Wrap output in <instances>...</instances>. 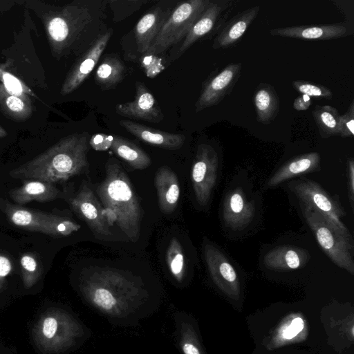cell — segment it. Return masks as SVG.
I'll return each instance as SVG.
<instances>
[{"label":"cell","mask_w":354,"mask_h":354,"mask_svg":"<svg viewBox=\"0 0 354 354\" xmlns=\"http://www.w3.org/2000/svg\"><path fill=\"white\" fill-rule=\"evenodd\" d=\"M6 104L8 108L13 112H21L25 107L24 102L14 95H10L6 99Z\"/></svg>","instance_id":"38"},{"label":"cell","mask_w":354,"mask_h":354,"mask_svg":"<svg viewBox=\"0 0 354 354\" xmlns=\"http://www.w3.org/2000/svg\"><path fill=\"white\" fill-rule=\"evenodd\" d=\"M6 89L14 95H21L24 90L19 80L14 75L8 73H3L1 76Z\"/></svg>","instance_id":"35"},{"label":"cell","mask_w":354,"mask_h":354,"mask_svg":"<svg viewBox=\"0 0 354 354\" xmlns=\"http://www.w3.org/2000/svg\"><path fill=\"white\" fill-rule=\"evenodd\" d=\"M125 66L115 53L106 55L95 73V82L103 90L113 89L124 77Z\"/></svg>","instance_id":"25"},{"label":"cell","mask_w":354,"mask_h":354,"mask_svg":"<svg viewBox=\"0 0 354 354\" xmlns=\"http://www.w3.org/2000/svg\"><path fill=\"white\" fill-rule=\"evenodd\" d=\"M254 210L253 203L240 187L230 191L224 198L223 218L225 224L232 230L247 227L253 220Z\"/></svg>","instance_id":"13"},{"label":"cell","mask_w":354,"mask_h":354,"mask_svg":"<svg viewBox=\"0 0 354 354\" xmlns=\"http://www.w3.org/2000/svg\"><path fill=\"white\" fill-rule=\"evenodd\" d=\"M259 11L260 6H255L236 15L215 37L213 48L225 49L234 46L244 35Z\"/></svg>","instance_id":"18"},{"label":"cell","mask_w":354,"mask_h":354,"mask_svg":"<svg viewBox=\"0 0 354 354\" xmlns=\"http://www.w3.org/2000/svg\"><path fill=\"white\" fill-rule=\"evenodd\" d=\"M119 124L139 140L157 147L176 150L180 148L185 140L183 134L157 130L131 120H122Z\"/></svg>","instance_id":"16"},{"label":"cell","mask_w":354,"mask_h":354,"mask_svg":"<svg viewBox=\"0 0 354 354\" xmlns=\"http://www.w3.org/2000/svg\"><path fill=\"white\" fill-rule=\"evenodd\" d=\"M320 156L317 152L298 156L283 165L269 179L267 186L273 187L296 176L315 171L320 167Z\"/></svg>","instance_id":"21"},{"label":"cell","mask_w":354,"mask_h":354,"mask_svg":"<svg viewBox=\"0 0 354 354\" xmlns=\"http://www.w3.org/2000/svg\"><path fill=\"white\" fill-rule=\"evenodd\" d=\"M158 202L163 214L172 213L176 208L180 189L176 174L167 166H162L156 171L154 178Z\"/></svg>","instance_id":"17"},{"label":"cell","mask_w":354,"mask_h":354,"mask_svg":"<svg viewBox=\"0 0 354 354\" xmlns=\"http://www.w3.org/2000/svg\"><path fill=\"white\" fill-rule=\"evenodd\" d=\"M218 168V157L214 149L207 144L198 146L191 171V180L197 202L205 205L214 189Z\"/></svg>","instance_id":"7"},{"label":"cell","mask_w":354,"mask_h":354,"mask_svg":"<svg viewBox=\"0 0 354 354\" xmlns=\"http://www.w3.org/2000/svg\"><path fill=\"white\" fill-rule=\"evenodd\" d=\"M183 351L185 354H201L199 348L192 343H185L183 346Z\"/></svg>","instance_id":"41"},{"label":"cell","mask_w":354,"mask_h":354,"mask_svg":"<svg viewBox=\"0 0 354 354\" xmlns=\"http://www.w3.org/2000/svg\"><path fill=\"white\" fill-rule=\"evenodd\" d=\"M110 149L133 169H144L149 167L151 163L147 153L122 136H113Z\"/></svg>","instance_id":"26"},{"label":"cell","mask_w":354,"mask_h":354,"mask_svg":"<svg viewBox=\"0 0 354 354\" xmlns=\"http://www.w3.org/2000/svg\"><path fill=\"white\" fill-rule=\"evenodd\" d=\"M173 8L169 6L157 5L148 10L135 27L138 50L145 54L149 48Z\"/></svg>","instance_id":"14"},{"label":"cell","mask_w":354,"mask_h":354,"mask_svg":"<svg viewBox=\"0 0 354 354\" xmlns=\"http://www.w3.org/2000/svg\"><path fill=\"white\" fill-rule=\"evenodd\" d=\"M301 205L303 215L323 251L335 264L353 274V247L339 236L320 214Z\"/></svg>","instance_id":"6"},{"label":"cell","mask_w":354,"mask_h":354,"mask_svg":"<svg viewBox=\"0 0 354 354\" xmlns=\"http://www.w3.org/2000/svg\"><path fill=\"white\" fill-rule=\"evenodd\" d=\"M292 83L297 91L309 97H329L333 95L329 88L320 84L302 80L293 81Z\"/></svg>","instance_id":"31"},{"label":"cell","mask_w":354,"mask_h":354,"mask_svg":"<svg viewBox=\"0 0 354 354\" xmlns=\"http://www.w3.org/2000/svg\"><path fill=\"white\" fill-rule=\"evenodd\" d=\"M59 190L53 183L39 180H25L24 185L10 191V198L22 205L32 201L47 202L58 197Z\"/></svg>","instance_id":"22"},{"label":"cell","mask_w":354,"mask_h":354,"mask_svg":"<svg viewBox=\"0 0 354 354\" xmlns=\"http://www.w3.org/2000/svg\"><path fill=\"white\" fill-rule=\"evenodd\" d=\"M116 113L130 119L158 123L164 118L162 110L146 85L140 82L136 84V95L133 100L117 104Z\"/></svg>","instance_id":"11"},{"label":"cell","mask_w":354,"mask_h":354,"mask_svg":"<svg viewBox=\"0 0 354 354\" xmlns=\"http://www.w3.org/2000/svg\"><path fill=\"white\" fill-rule=\"evenodd\" d=\"M241 63L230 64L205 84L195 104L196 112L213 106L229 94L238 81L241 71Z\"/></svg>","instance_id":"9"},{"label":"cell","mask_w":354,"mask_h":354,"mask_svg":"<svg viewBox=\"0 0 354 354\" xmlns=\"http://www.w3.org/2000/svg\"><path fill=\"white\" fill-rule=\"evenodd\" d=\"M354 135V101H352L348 110L340 115L339 133L343 138L352 137Z\"/></svg>","instance_id":"33"},{"label":"cell","mask_w":354,"mask_h":354,"mask_svg":"<svg viewBox=\"0 0 354 354\" xmlns=\"http://www.w3.org/2000/svg\"><path fill=\"white\" fill-rule=\"evenodd\" d=\"M308 335L306 320L299 313H292L286 316L274 330L270 340L266 346L268 350L299 343Z\"/></svg>","instance_id":"19"},{"label":"cell","mask_w":354,"mask_h":354,"mask_svg":"<svg viewBox=\"0 0 354 354\" xmlns=\"http://www.w3.org/2000/svg\"><path fill=\"white\" fill-rule=\"evenodd\" d=\"M222 10V6L218 3L210 1L190 28L179 48V52L180 53L185 52L196 41L208 34L214 27Z\"/></svg>","instance_id":"23"},{"label":"cell","mask_w":354,"mask_h":354,"mask_svg":"<svg viewBox=\"0 0 354 354\" xmlns=\"http://www.w3.org/2000/svg\"><path fill=\"white\" fill-rule=\"evenodd\" d=\"M204 257L214 283L231 299H238L241 295L237 273L224 254L211 243L203 247Z\"/></svg>","instance_id":"8"},{"label":"cell","mask_w":354,"mask_h":354,"mask_svg":"<svg viewBox=\"0 0 354 354\" xmlns=\"http://www.w3.org/2000/svg\"><path fill=\"white\" fill-rule=\"evenodd\" d=\"M310 258L308 252L292 245H280L270 250L263 258L264 265L275 270H295L305 266Z\"/></svg>","instance_id":"20"},{"label":"cell","mask_w":354,"mask_h":354,"mask_svg":"<svg viewBox=\"0 0 354 354\" xmlns=\"http://www.w3.org/2000/svg\"><path fill=\"white\" fill-rule=\"evenodd\" d=\"M89 139L87 133L71 135L9 174L21 180L66 181L88 168Z\"/></svg>","instance_id":"1"},{"label":"cell","mask_w":354,"mask_h":354,"mask_svg":"<svg viewBox=\"0 0 354 354\" xmlns=\"http://www.w3.org/2000/svg\"><path fill=\"white\" fill-rule=\"evenodd\" d=\"M270 34L306 40H328L349 35L347 27L343 24L277 28L270 30Z\"/></svg>","instance_id":"15"},{"label":"cell","mask_w":354,"mask_h":354,"mask_svg":"<svg viewBox=\"0 0 354 354\" xmlns=\"http://www.w3.org/2000/svg\"><path fill=\"white\" fill-rule=\"evenodd\" d=\"M12 262L8 256L0 253V281L4 279L12 270Z\"/></svg>","instance_id":"37"},{"label":"cell","mask_w":354,"mask_h":354,"mask_svg":"<svg viewBox=\"0 0 354 354\" xmlns=\"http://www.w3.org/2000/svg\"><path fill=\"white\" fill-rule=\"evenodd\" d=\"M112 34V29H109L82 55L64 82L62 93L72 92L88 77L108 45Z\"/></svg>","instance_id":"12"},{"label":"cell","mask_w":354,"mask_h":354,"mask_svg":"<svg viewBox=\"0 0 354 354\" xmlns=\"http://www.w3.org/2000/svg\"><path fill=\"white\" fill-rule=\"evenodd\" d=\"M57 320L52 317H46L44 321L43 333L47 338H52L57 330Z\"/></svg>","instance_id":"36"},{"label":"cell","mask_w":354,"mask_h":354,"mask_svg":"<svg viewBox=\"0 0 354 354\" xmlns=\"http://www.w3.org/2000/svg\"><path fill=\"white\" fill-rule=\"evenodd\" d=\"M312 114L323 138L338 136L340 115L335 108L329 105H317Z\"/></svg>","instance_id":"27"},{"label":"cell","mask_w":354,"mask_h":354,"mask_svg":"<svg viewBox=\"0 0 354 354\" xmlns=\"http://www.w3.org/2000/svg\"><path fill=\"white\" fill-rule=\"evenodd\" d=\"M48 30L51 38L61 44L60 47L64 48L67 39V30L64 19L61 16L53 18L48 24Z\"/></svg>","instance_id":"32"},{"label":"cell","mask_w":354,"mask_h":354,"mask_svg":"<svg viewBox=\"0 0 354 354\" xmlns=\"http://www.w3.org/2000/svg\"><path fill=\"white\" fill-rule=\"evenodd\" d=\"M209 2L188 0L178 3L145 54L153 56L163 53L183 40Z\"/></svg>","instance_id":"4"},{"label":"cell","mask_w":354,"mask_h":354,"mask_svg":"<svg viewBox=\"0 0 354 354\" xmlns=\"http://www.w3.org/2000/svg\"><path fill=\"white\" fill-rule=\"evenodd\" d=\"M73 209L88 225L91 230L99 236L111 235L101 203L86 185L82 186L71 201Z\"/></svg>","instance_id":"10"},{"label":"cell","mask_w":354,"mask_h":354,"mask_svg":"<svg viewBox=\"0 0 354 354\" xmlns=\"http://www.w3.org/2000/svg\"><path fill=\"white\" fill-rule=\"evenodd\" d=\"M166 261L172 275L178 281L185 273V259L183 250L177 238L173 237L166 251Z\"/></svg>","instance_id":"28"},{"label":"cell","mask_w":354,"mask_h":354,"mask_svg":"<svg viewBox=\"0 0 354 354\" xmlns=\"http://www.w3.org/2000/svg\"><path fill=\"white\" fill-rule=\"evenodd\" d=\"M96 193L104 208L109 226L116 223L133 242L140 237L142 210L131 183L120 164L109 158L105 165V178Z\"/></svg>","instance_id":"2"},{"label":"cell","mask_w":354,"mask_h":354,"mask_svg":"<svg viewBox=\"0 0 354 354\" xmlns=\"http://www.w3.org/2000/svg\"><path fill=\"white\" fill-rule=\"evenodd\" d=\"M348 179L350 201L352 207L354 201V162L353 159L349 160L348 164Z\"/></svg>","instance_id":"39"},{"label":"cell","mask_w":354,"mask_h":354,"mask_svg":"<svg viewBox=\"0 0 354 354\" xmlns=\"http://www.w3.org/2000/svg\"><path fill=\"white\" fill-rule=\"evenodd\" d=\"M145 1H108L109 7L113 12V21L118 22L132 15L142 7Z\"/></svg>","instance_id":"29"},{"label":"cell","mask_w":354,"mask_h":354,"mask_svg":"<svg viewBox=\"0 0 354 354\" xmlns=\"http://www.w3.org/2000/svg\"><path fill=\"white\" fill-rule=\"evenodd\" d=\"M253 102L259 122L268 124L277 116L279 99L272 86L266 83L259 84L254 93Z\"/></svg>","instance_id":"24"},{"label":"cell","mask_w":354,"mask_h":354,"mask_svg":"<svg viewBox=\"0 0 354 354\" xmlns=\"http://www.w3.org/2000/svg\"><path fill=\"white\" fill-rule=\"evenodd\" d=\"M288 187L300 200L301 204L308 206L320 214L335 232L353 247L351 233L342 221V218L345 216V212L318 183L307 178H301L291 181Z\"/></svg>","instance_id":"3"},{"label":"cell","mask_w":354,"mask_h":354,"mask_svg":"<svg viewBox=\"0 0 354 354\" xmlns=\"http://www.w3.org/2000/svg\"><path fill=\"white\" fill-rule=\"evenodd\" d=\"M0 208L15 225L53 237L67 236L81 228L68 218L15 205L1 198Z\"/></svg>","instance_id":"5"},{"label":"cell","mask_w":354,"mask_h":354,"mask_svg":"<svg viewBox=\"0 0 354 354\" xmlns=\"http://www.w3.org/2000/svg\"><path fill=\"white\" fill-rule=\"evenodd\" d=\"M20 265L24 278L27 284H31L40 273V263L32 254H24L20 259Z\"/></svg>","instance_id":"30"},{"label":"cell","mask_w":354,"mask_h":354,"mask_svg":"<svg viewBox=\"0 0 354 354\" xmlns=\"http://www.w3.org/2000/svg\"><path fill=\"white\" fill-rule=\"evenodd\" d=\"M311 104L310 97L301 94L294 100L293 108L297 111H305L310 106Z\"/></svg>","instance_id":"40"},{"label":"cell","mask_w":354,"mask_h":354,"mask_svg":"<svg viewBox=\"0 0 354 354\" xmlns=\"http://www.w3.org/2000/svg\"><path fill=\"white\" fill-rule=\"evenodd\" d=\"M113 141V136L97 133L89 139V144L96 151H106L110 149Z\"/></svg>","instance_id":"34"}]
</instances>
